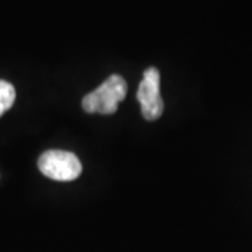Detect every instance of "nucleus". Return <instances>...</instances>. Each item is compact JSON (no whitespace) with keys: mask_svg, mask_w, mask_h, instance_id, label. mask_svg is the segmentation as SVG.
<instances>
[{"mask_svg":"<svg viewBox=\"0 0 252 252\" xmlns=\"http://www.w3.org/2000/svg\"><path fill=\"white\" fill-rule=\"evenodd\" d=\"M127 86L124 77L112 74L104 81L98 89L87 94L81 105L89 114L99 112L102 115H111L118 109V104L125 98Z\"/></svg>","mask_w":252,"mask_h":252,"instance_id":"obj_1","label":"nucleus"},{"mask_svg":"<svg viewBox=\"0 0 252 252\" xmlns=\"http://www.w3.org/2000/svg\"><path fill=\"white\" fill-rule=\"evenodd\" d=\"M16 99L14 87L4 80H0V117L13 105Z\"/></svg>","mask_w":252,"mask_h":252,"instance_id":"obj_4","label":"nucleus"},{"mask_svg":"<svg viewBox=\"0 0 252 252\" xmlns=\"http://www.w3.org/2000/svg\"><path fill=\"white\" fill-rule=\"evenodd\" d=\"M137 101L147 121H156L161 117L164 102L160 95V73L156 67H149L143 73V80L137 89Z\"/></svg>","mask_w":252,"mask_h":252,"instance_id":"obj_3","label":"nucleus"},{"mask_svg":"<svg viewBox=\"0 0 252 252\" xmlns=\"http://www.w3.org/2000/svg\"><path fill=\"white\" fill-rule=\"evenodd\" d=\"M41 172L55 181H73L81 174V164L79 158L70 152L49 150L38 160Z\"/></svg>","mask_w":252,"mask_h":252,"instance_id":"obj_2","label":"nucleus"}]
</instances>
